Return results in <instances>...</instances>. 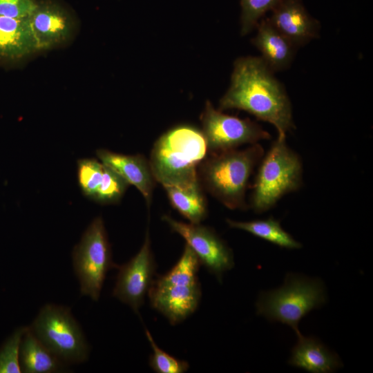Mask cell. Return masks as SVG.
<instances>
[{
	"label": "cell",
	"mask_w": 373,
	"mask_h": 373,
	"mask_svg": "<svg viewBox=\"0 0 373 373\" xmlns=\"http://www.w3.org/2000/svg\"><path fill=\"white\" fill-rule=\"evenodd\" d=\"M162 220L185 240L200 264L219 281L225 271L233 267L232 250L213 229L200 223L180 222L167 215H164Z\"/></svg>",
	"instance_id": "cell-10"
},
{
	"label": "cell",
	"mask_w": 373,
	"mask_h": 373,
	"mask_svg": "<svg viewBox=\"0 0 373 373\" xmlns=\"http://www.w3.org/2000/svg\"><path fill=\"white\" fill-rule=\"evenodd\" d=\"M251 198L256 213L272 208L285 195L298 190L303 184V163L298 154L278 135L259 162Z\"/></svg>",
	"instance_id": "cell-5"
},
{
	"label": "cell",
	"mask_w": 373,
	"mask_h": 373,
	"mask_svg": "<svg viewBox=\"0 0 373 373\" xmlns=\"http://www.w3.org/2000/svg\"><path fill=\"white\" fill-rule=\"evenodd\" d=\"M264 154L259 143L211 154L198 165L200 182L227 208L244 209L249 180Z\"/></svg>",
	"instance_id": "cell-3"
},
{
	"label": "cell",
	"mask_w": 373,
	"mask_h": 373,
	"mask_svg": "<svg viewBox=\"0 0 373 373\" xmlns=\"http://www.w3.org/2000/svg\"><path fill=\"white\" fill-rule=\"evenodd\" d=\"M218 109L246 111L272 124L278 135H286L296 127L286 90L261 57L236 59L230 86L220 99Z\"/></svg>",
	"instance_id": "cell-1"
},
{
	"label": "cell",
	"mask_w": 373,
	"mask_h": 373,
	"mask_svg": "<svg viewBox=\"0 0 373 373\" xmlns=\"http://www.w3.org/2000/svg\"><path fill=\"white\" fill-rule=\"evenodd\" d=\"M145 333L153 351L150 356L149 365L155 372L158 373H183L187 371L189 365L186 361L177 358L161 350L147 329H146Z\"/></svg>",
	"instance_id": "cell-23"
},
{
	"label": "cell",
	"mask_w": 373,
	"mask_h": 373,
	"mask_svg": "<svg viewBox=\"0 0 373 373\" xmlns=\"http://www.w3.org/2000/svg\"><path fill=\"white\" fill-rule=\"evenodd\" d=\"M200 262L186 244L177 263L165 274L153 280L149 297L151 306L176 325L197 309L201 288L198 280Z\"/></svg>",
	"instance_id": "cell-4"
},
{
	"label": "cell",
	"mask_w": 373,
	"mask_h": 373,
	"mask_svg": "<svg viewBox=\"0 0 373 373\" xmlns=\"http://www.w3.org/2000/svg\"><path fill=\"white\" fill-rule=\"evenodd\" d=\"M256 35L251 40L260 52L261 58L274 73L287 69L292 63L296 48L269 21L262 18L256 26Z\"/></svg>",
	"instance_id": "cell-16"
},
{
	"label": "cell",
	"mask_w": 373,
	"mask_h": 373,
	"mask_svg": "<svg viewBox=\"0 0 373 373\" xmlns=\"http://www.w3.org/2000/svg\"><path fill=\"white\" fill-rule=\"evenodd\" d=\"M202 133L211 154L258 143L271 136L258 123L223 113L207 101L201 115Z\"/></svg>",
	"instance_id": "cell-9"
},
{
	"label": "cell",
	"mask_w": 373,
	"mask_h": 373,
	"mask_svg": "<svg viewBox=\"0 0 373 373\" xmlns=\"http://www.w3.org/2000/svg\"><path fill=\"white\" fill-rule=\"evenodd\" d=\"M97 156L128 184L135 186L150 204L155 180L149 162L144 156L124 155L106 149H98Z\"/></svg>",
	"instance_id": "cell-15"
},
{
	"label": "cell",
	"mask_w": 373,
	"mask_h": 373,
	"mask_svg": "<svg viewBox=\"0 0 373 373\" xmlns=\"http://www.w3.org/2000/svg\"><path fill=\"white\" fill-rule=\"evenodd\" d=\"M29 328L63 363H79L87 359L88 345L70 309L46 305Z\"/></svg>",
	"instance_id": "cell-7"
},
{
	"label": "cell",
	"mask_w": 373,
	"mask_h": 373,
	"mask_svg": "<svg viewBox=\"0 0 373 373\" xmlns=\"http://www.w3.org/2000/svg\"><path fill=\"white\" fill-rule=\"evenodd\" d=\"M19 359L21 372L26 373L57 372L64 369L65 363L50 352L29 327L21 342Z\"/></svg>",
	"instance_id": "cell-19"
},
{
	"label": "cell",
	"mask_w": 373,
	"mask_h": 373,
	"mask_svg": "<svg viewBox=\"0 0 373 373\" xmlns=\"http://www.w3.org/2000/svg\"><path fill=\"white\" fill-rule=\"evenodd\" d=\"M73 262L82 295L98 300L109 269L117 267L112 260L111 245L101 217L93 220L74 247Z\"/></svg>",
	"instance_id": "cell-8"
},
{
	"label": "cell",
	"mask_w": 373,
	"mask_h": 373,
	"mask_svg": "<svg viewBox=\"0 0 373 373\" xmlns=\"http://www.w3.org/2000/svg\"><path fill=\"white\" fill-rule=\"evenodd\" d=\"M281 0H240V33L245 36L251 32L264 15Z\"/></svg>",
	"instance_id": "cell-22"
},
{
	"label": "cell",
	"mask_w": 373,
	"mask_h": 373,
	"mask_svg": "<svg viewBox=\"0 0 373 373\" xmlns=\"http://www.w3.org/2000/svg\"><path fill=\"white\" fill-rule=\"evenodd\" d=\"M117 268L118 273L113 295L137 313L154 280L156 268L148 231L138 253Z\"/></svg>",
	"instance_id": "cell-11"
},
{
	"label": "cell",
	"mask_w": 373,
	"mask_h": 373,
	"mask_svg": "<svg viewBox=\"0 0 373 373\" xmlns=\"http://www.w3.org/2000/svg\"><path fill=\"white\" fill-rule=\"evenodd\" d=\"M27 328H19L0 350V373L21 372L19 363L20 345Z\"/></svg>",
	"instance_id": "cell-24"
},
{
	"label": "cell",
	"mask_w": 373,
	"mask_h": 373,
	"mask_svg": "<svg viewBox=\"0 0 373 373\" xmlns=\"http://www.w3.org/2000/svg\"><path fill=\"white\" fill-rule=\"evenodd\" d=\"M37 51L60 46L73 35L74 22L68 12L52 1L37 2L28 17Z\"/></svg>",
	"instance_id": "cell-12"
},
{
	"label": "cell",
	"mask_w": 373,
	"mask_h": 373,
	"mask_svg": "<svg viewBox=\"0 0 373 373\" xmlns=\"http://www.w3.org/2000/svg\"><path fill=\"white\" fill-rule=\"evenodd\" d=\"M326 300L321 280L289 273L282 287L260 293L256 302L257 314L290 326L298 336L301 333L298 325L302 318L320 308Z\"/></svg>",
	"instance_id": "cell-6"
},
{
	"label": "cell",
	"mask_w": 373,
	"mask_h": 373,
	"mask_svg": "<svg viewBox=\"0 0 373 373\" xmlns=\"http://www.w3.org/2000/svg\"><path fill=\"white\" fill-rule=\"evenodd\" d=\"M37 52L28 17L0 16V61L18 60Z\"/></svg>",
	"instance_id": "cell-18"
},
{
	"label": "cell",
	"mask_w": 373,
	"mask_h": 373,
	"mask_svg": "<svg viewBox=\"0 0 373 373\" xmlns=\"http://www.w3.org/2000/svg\"><path fill=\"white\" fill-rule=\"evenodd\" d=\"M37 6L35 0H0V16L10 18L29 17Z\"/></svg>",
	"instance_id": "cell-25"
},
{
	"label": "cell",
	"mask_w": 373,
	"mask_h": 373,
	"mask_svg": "<svg viewBox=\"0 0 373 373\" xmlns=\"http://www.w3.org/2000/svg\"><path fill=\"white\" fill-rule=\"evenodd\" d=\"M226 222L231 228L245 231L280 247L289 249H296L302 247V245L299 242L283 229L280 221L273 217L247 222L227 219Z\"/></svg>",
	"instance_id": "cell-21"
},
{
	"label": "cell",
	"mask_w": 373,
	"mask_h": 373,
	"mask_svg": "<svg viewBox=\"0 0 373 373\" xmlns=\"http://www.w3.org/2000/svg\"><path fill=\"white\" fill-rule=\"evenodd\" d=\"M288 363L312 373L333 372L343 366L338 356L316 337L297 336Z\"/></svg>",
	"instance_id": "cell-17"
},
{
	"label": "cell",
	"mask_w": 373,
	"mask_h": 373,
	"mask_svg": "<svg viewBox=\"0 0 373 373\" xmlns=\"http://www.w3.org/2000/svg\"><path fill=\"white\" fill-rule=\"evenodd\" d=\"M172 206L193 224L200 223L207 216V207L200 180L184 185L164 186Z\"/></svg>",
	"instance_id": "cell-20"
},
{
	"label": "cell",
	"mask_w": 373,
	"mask_h": 373,
	"mask_svg": "<svg viewBox=\"0 0 373 373\" xmlns=\"http://www.w3.org/2000/svg\"><path fill=\"white\" fill-rule=\"evenodd\" d=\"M267 17L270 23L296 47L319 36L320 23L305 8L302 0H281Z\"/></svg>",
	"instance_id": "cell-14"
},
{
	"label": "cell",
	"mask_w": 373,
	"mask_h": 373,
	"mask_svg": "<svg viewBox=\"0 0 373 373\" xmlns=\"http://www.w3.org/2000/svg\"><path fill=\"white\" fill-rule=\"evenodd\" d=\"M202 131L190 124H179L155 142L149 164L154 179L162 186L184 185L199 180L198 167L207 153Z\"/></svg>",
	"instance_id": "cell-2"
},
{
	"label": "cell",
	"mask_w": 373,
	"mask_h": 373,
	"mask_svg": "<svg viewBox=\"0 0 373 373\" xmlns=\"http://www.w3.org/2000/svg\"><path fill=\"white\" fill-rule=\"evenodd\" d=\"M77 180L84 195L100 204L119 202L129 185L115 171L94 158L77 161Z\"/></svg>",
	"instance_id": "cell-13"
}]
</instances>
